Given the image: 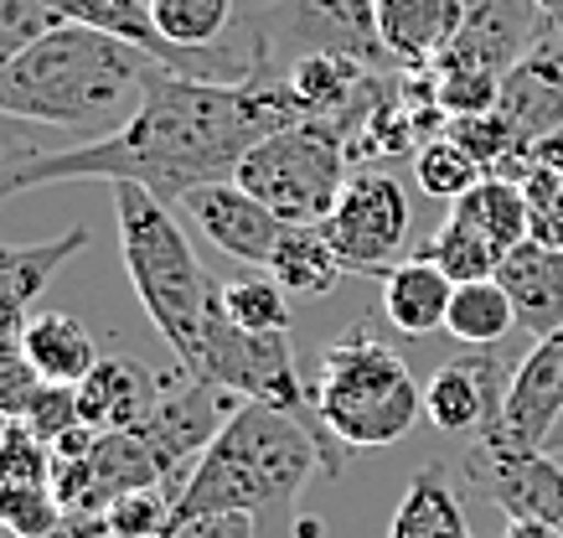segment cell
<instances>
[{
  "mask_svg": "<svg viewBox=\"0 0 563 538\" xmlns=\"http://www.w3.org/2000/svg\"><path fill=\"white\" fill-rule=\"evenodd\" d=\"M155 68L161 63L135 42L63 21L0 68V120L78 130L88 140L114 135L145 105Z\"/></svg>",
  "mask_w": 563,
  "mask_h": 538,
  "instance_id": "2",
  "label": "cell"
},
{
  "mask_svg": "<svg viewBox=\"0 0 563 538\" xmlns=\"http://www.w3.org/2000/svg\"><path fill=\"white\" fill-rule=\"evenodd\" d=\"M507 363L492 348H476L444 363L424 388V419H434V430L444 435H481L501 425V404H507Z\"/></svg>",
  "mask_w": 563,
  "mask_h": 538,
  "instance_id": "12",
  "label": "cell"
},
{
  "mask_svg": "<svg viewBox=\"0 0 563 538\" xmlns=\"http://www.w3.org/2000/svg\"><path fill=\"white\" fill-rule=\"evenodd\" d=\"M450 218L476 228L501 260L522 239H532V202H528V191H522V182H512V176H481L461 202H450Z\"/></svg>",
  "mask_w": 563,
  "mask_h": 538,
  "instance_id": "20",
  "label": "cell"
},
{
  "mask_svg": "<svg viewBox=\"0 0 563 538\" xmlns=\"http://www.w3.org/2000/svg\"><path fill=\"white\" fill-rule=\"evenodd\" d=\"M346 161L352 156H346L342 130H331L321 120H300L290 130H274V135L258 140L254 151L239 161L233 182L243 191H254L274 218L316 228L325 212L336 208L346 176H352Z\"/></svg>",
  "mask_w": 563,
  "mask_h": 538,
  "instance_id": "6",
  "label": "cell"
},
{
  "mask_svg": "<svg viewBox=\"0 0 563 538\" xmlns=\"http://www.w3.org/2000/svg\"><path fill=\"white\" fill-rule=\"evenodd\" d=\"M461 471L465 482L476 486L486 503L501 507L507 518L548 523L563 534V466L553 461V451L517 446L501 425H492V430L471 435Z\"/></svg>",
  "mask_w": 563,
  "mask_h": 538,
  "instance_id": "8",
  "label": "cell"
},
{
  "mask_svg": "<svg viewBox=\"0 0 563 538\" xmlns=\"http://www.w3.org/2000/svg\"><path fill=\"white\" fill-rule=\"evenodd\" d=\"M172 538H254V518L249 513H207V518L176 523Z\"/></svg>",
  "mask_w": 563,
  "mask_h": 538,
  "instance_id": "34",
  "label": "cell"
},
{
  "mask_svg": "<svg viewBox=\"0 0 563 538\" xmlns=\"http://www.w3.org/2000/svg\"><path fill=\"white\" fill-rule=\"evenodd\" d=\"M538 11H543V32H553L563 42V0H538Z\"/></svg>",
  "mask_w": 563,
  "mask_h": 538,
  "instance_id": "37",
  "label": "cell"
},
{
  "mask_svg": "<svg viewBox=\"0 0 563 538\" xmlns=\"http://www.w3.org/2000/svg\"><path fill=\"white\" fill-rule=\"evenodd\" d=\"M548 451H553V455L563 451V419H559V430H553V440H548Z\"/></svg>",
  "mask_w": 563,
  "mask_h": 538,
  "instance_id": "38",
  "label": "cell"
},
{
  "mask_svg": "<svg viewBox=\"0 0 563 538\" xmlns=\"http://www.w3.org/2000/svg\"><path fill=\"white\" fill-rule=\"evenodd\" d=\"M517 327V311H512V296L501 279H465L455 285L450 296V316H444V331L465 342V348H496L507 331Z\"/></svg>",
  "mask_w": 563,
  "mask_h": 538,
  "instance_id": "24",
  "label": "cell"
},
{
  "mask_svg": "<svg viewBox=\"0 0 563 538\" xmlns=\"http://www.w3.org/2000/svg\"><path fill=\"white\" fill-rule=\"evenodd\" d=\"M290 290L279 279H228L222 285V316L243 331H290Z\"/></svg>",
  "mask_w": 563,
  "mask_h": 538,
  "instance_id": "27",
  "label": "cell"
},
{
  "mask_svg": "<svg viewBox=\"0 0 563 538\" xmlns=\"http://www.w3.org/2000/svg\"><path fill=\"white\" fill-rule=\"evenodd\" d=\"M109 191H114V228H120L130 285H135L151 327L161 331V342L176 352V363L187 373L212 321L222 316V285L202 270L176 212L155 191H145L140 182H109Z\"/></svg>",
  "mask_w": 563,
  "mask_h": 538,
  "instance_id": "4",
  "label": "cell"
},
{
  "mask_svg": "<svg viewBox=\"0 0 563 538\" xmlns=\"http://www.w3.org/2000/svg\"><path fill=\"white\" fill-rule=\"evenodd\" d=\"M310 404L336 446L346 451H383L419 425L424 388L413 383L409 363L373 337L367 327L342 331L321 352V367L310 378Z\"/></svg>",
  "mask_w": 563,
  "mask_h": 538,
  "instance_id": "5",
  "label": "cell"
},
{
  "mask_svg": "<svg viewBox=\"0 0 563 538\" xmlns=\"http://www.w3.org/2000/svg\"><path fill=\"white\" fill-rule=\"evenodd\" d=\"M239 404H243L239 394H228V388L207 378H191V373H181L176 383H161V399L135 430L145 435V446L161 461V476H166L172 497L187 486L191 466L202 461V451L218 440V430L233 419Z\"/></svg>",
  "mask_w": 563,
  "mask_h": 538,
  "instance_id": "10",
  "label": "cell"
},
{
  "mask_svg": "<svg viewBox=\"0 0 563 538\" xmlns=\"http://www.w3.org/2000/svg\"><path fill=\"white\" fill-rule=\"evenodd\" d=\"M316 471L336 476L321 435L306 419L243 399L218 430V440L202 451V461L191 466L187 486L176 492V523L207 518V513L264 518L274 507H290Z\"/></svg>",
  "mask_w": 563,
  "mask_h": 538,
  "instance_id": "3",
  "label": "cell"
},
{
  "mask_svg": "<svg viewBox=\"0 0 563 538\" xmlns=\"http://www.w3.org/2000/svg\"><path fill=\"white\" fill-rule=\"evenodd\" d=\"M161 399V378L130 358H99V367L78 383V415L88 430H135Z\"/></svg>",
  "mask_w": 563,
  "mask_h": 538,
  "instance_id": "17",
  "label": "cell"
},
{
  "mask_svg": "<svg viewBox=\"0 0 563 538\" xmlns=\"http://www.w3.org/2000/svg\"><path fill=\"white\" fill-rule=\"evenodd\" d=\"M543 36V11L538 0H465L461 36L450 42V53L440 63L455 68H481V73H507L532 53V42Z\"/></svg>",
  "mask_w": 563,
  "mask_h": 538,
  "instance_id": "13",
  "label": "cell"
},
{
  "mask_svg": "<svg viewBox=\"0 0 563 538\" xmlns=\"http://www.w3.org/2000/svg\"><path fill=\"white\" fill-rule=\"evenodd\" d=\"M501 538H563L559 528H548V523H522V518H507V534Z\"/></svg>",
  "mask_w": 563,
  "mask_h": 538,
  "instance_id": "36",
  "label": "cell"
},
{
  "mask_svg": "<svg viewBox=\"0 0 563 538\" xmlns=\"http://www.w3.org/2000/svg\"><path fill=\"white\" fill-rule=\"evenodd\" d=\"M306 109L285 73L264 57L243 84H207L187 73L155 68L145 105L114 135L84 140L73 151H5L0 156V202L57 182H140L166 208L207 182H228L264 135L290 130Z\"/></svg>",
  "mask_w": 563,
  "mask_h": 538,
  "instance_id": "1",
  "label": "cell"
},
{
  "mask_svg": "<svg viewBox=\"0 0 563 538\" xmlns=\"http://www.w3.org/2000/svg\"><path fill=\"white\" fill-rule=\"evenodd\" d=\"M496 279L507 285L522 331H532V337L563 331V249L543 239H522L496 264Z\"/></svg>",
  "mask_w": 563,
  "mask_h": 538,
  "instance_id": "16",
  "label": "cell"
},
{
  "mask_svg": "<svg viewBox=\"0 0 563 538\" xmlns=\"http://www.w3.org/2000/svg\"><path fill=\"white\" fill-rule=\"evenodd\" d=\"M0 486H52V446L21 419H11L0 440Z\"/></svg>",
  "mask_w": 563,
  "mask_h": 538,
  "instance_id": "30",
  "label": "cell"
},
{
  "mask_svg": "<svg viewBox=\"0 0 563 538\" xmlns=\"http://www.w3.org/2000/svg\"><path fill=\"white\" fill-rule=\"evenodd\" d=\"M409 223H413L409 191L398 187V176L367 166V172L346 176L336 208L325 212L316 228L325 233V243L336 249V260H342L352 275H383V270L398 264V254H404Z\"/></svg>",
  "mask_w": 563,
  "mask_h": 538,
  "instance_id": "7",
  "label": "cell"
},
{
  "mask_svg": "<svg viewBox=\"0 0 563 538\" xmlns=\"http://www.w3.org/2000/svg\"><path fill=\"white\" fill-rule=\"evenodd\" d=\"M465 0H377V32L393 68L424 73L434 68L450 42L461 36Z\"/></svg>",
  "mask_w": 563,
  "mask_h": 538,
  "instance_id": "15",
  "label": "cell"
},
{
  "mask_svg": "<svg viewBox=\"0 0 563 538\" xmlns=\"http://www.w3.org/2000/svg\"><path fill=\"white\" fill-rule=\"evenodd\" d=\"M21 337H26V311L0 300V358H5V352H21Z\"/></svg>",
  "mask_w": 563,
  "mask_h": 538,
  "instance_id": "35",
  "label": "cell"
},
{
  "mask_svg": "<svg viewBox=\"0 0 563 538\" xmlns=\"http://www.w3.org/2000/svg\"><path fill=\"white\" fill-rule=\"evenodd\" d=\"M52 26H63V17L47 0H0V68L16 63L36 36H47Z\"/></svg>",
  "mask_w": 563,
  "mask_h": 538,
  "instance_id": "31",
  "label": "cell"
},
{
  "mask_svg": "<svg viewBox=\"0 0 563 538\" xmlns=\"http://www.w3.org/2000/svg\"><path fill=\"white\" fill-rule=\"evenodd\" d=\"M21 425H26L32 435H42L47 446L52 440H63L73 425H84V415H78V388H73V383H42L32 409L21 415Z\"/></svg>",
  "mask_w": 563,
  "mask_h": 538,
  "instance_id": "32",
  "label": "cell"
},
{
  "mask_svg": "<svg viewBox=\"0 0 563 538\" xmlns=\"http://www.w3.org/2000/svg\"><path fill=\"white\" fill-rule=\"evenodd\" d=\"M0 124H11V120H0ZM0 140H11V130H0Z\"/></svg>",
  "mask_w": 563,
  "mask_h": 538,
  "instance_id": "40",
  "label": "cell"
},
{
  "mask_svg": "<svg viewBox=\"0 0 563 538\" xmlns=\"http://www.w3.org/2000/svg\"><path fill=\"white\" fill-rule=\"evenodd\" d=\"M5 430H11V419H5V415H0V440H5Z\"/></svg>",
  "mask_w": 563,
  "mask_h": 538,
  "instance_id": "39",
  "label": "cell"
},
{
  "mask_svg": "<svg viewBox=\"0 0 563 538\" xmlns=\"http://www.w3.org/2000/svg\"><path fill=\"white\" fill-rule=\"evenodd\" d=\"M21 352H26V363H32L47 383H73V388L99 367V348H93V337H88V327L78 321V316H68V311L26 316Z\"/></svg>",
  "mask_w": 563,
  "mask_h": 538,
  "instance_id": "19",
  "label": "cell"
},
{
  "mask_svg": "<svg viewBox=\"0 0 563 538\" xmlns=\"http://www.w3.org/2000/svg\"><path fill=\"white\" fill-rule=\"evenodd\" d=\"M42 383L47 378L26 363V352H5V358H0V415L21 419L26 409H32V399H36V388H42Z\"/></svg>",
  "mask_w": 563,
  "mask_h": 538,
  "instance_id": "33",
  "label": "cell"
},
{
  "mask_svg": "<svg viewBox=\"0 0 563 538\" xmlns=\"http://www.w3.org/2000/svg\"><path fill=\"white\" fill-rule=\"evenodd\" d=\"M88 243V228H68L63 239L47 243H0V300L32 311L36 296L52 285V275Z\"/></svg>",
  "mask_w": 563,
  "mask_h": 538,
  "instance_id": "22",
  "label": "cell"
},
{
  "mask_svg": "<svg viewBox=\"0 0 563 538\" xmlns=\"http://www.w3.org/2000/svg\"><path fill=\"white\" fill-rule=\"evenodd\" d=\"M424 254L440 264V270L455 279V285H465V279H492L496 264H501V254H496L492 243L481 239L476 228H465L461 218H444L440 233L424 243Z\"/></svg>",
  "mask_w": 563,
  "mask_h": 538,
  "instance_id": "28",
  "label": "cell"
},
{
  "mask_svg": "<svg viewBox=\"0 0 563 538\" xmlns=\"http://www.w3.org/2000/svg\"><path fill=\"white\" fill-rule=\"evenodd\" d=\"M0 528L11 538H57L68 528V507L52 486H0Z\"/></svg>",
  "mask_w": 563,
  "mask_h": 538,
  "instance_id": "29",
  "label": "cell"
},
{
  "mask_svg": "<svg viewBox=\"0 0 563 538\" xmlns=\"http://www.w3.org/2000/svg\"><path fill=\"white\" fill-rule=\"evenodd\" d=\"M413 176H419V187L429 191V197H440V202H461L465 191L476 187L481 176H492L486 166H481L471 151H465L461 140L450 135H434L419 145V156H413Z\"/></svg>",
  "mask_w": 563,
  "mask_h": 538,
  "instance_id": "26",
  "label": "cell"
},
{
  "mask_svg": "<svg viewBox=\"0 0 563 538\" xmlns=\"http://www.w3.org/2000/svg\"><path fill=\"white\" fill-rule=\"evenodd\" d=\"M258 26H264V42H269L279 73L310 53H336L357 57L367 68H393L383 32H377V0H274V11Z\"/></svg>",
  "mask_w": 563,
  "mask_h": 538,
  "instance_id": "9",
  "label": "cell"
},
{
  "mask_svg": "<svg viewBox=\"0 0 563 538\" xmlns=\"http://www.w3.org/2000/svg\"><path fill=\"white\" fill-rule=\"evenodd\" d=\"M181 208L187 218L197 223L212 249H222L228 260H243V264H258V270H269L274 249L285 239V218H274L264 202H258L254 191H243L233 176L228 182H207V187L187 191L181 197Z\"/></svg>",
  "mask_w": 563,
  "mask_h": 538,
  "instance_id": "11",
  "label": "cell"
},
{
  "mask_svg": "<svg viewBox=\"0 0 563 538\" xmlns=\"http://www.w3.org/2000/svg\"><path fill=\"white\" fill-rule=\"evenodd\" d=\"M377 285H383V316L393 321V331H404V337L444 331L455 279L444 275L429 254H413V260L388 264V270L377 275Z\"/></svg>",
  "mask_w": 563,
  "mask_h": 538,
  "instance_id": "18",
  "label": "cell"
},
{
  "mask_svg": "<svg viewBox=\"0 0 563 538\" xmlns=\"http://www.w3.org/2000/svg\"><path fill=\"white\" fill-rule=\"evenodd\" d=\"M145 6H151V21L161 26V36L181 53L218 47L233 26V0H145Z\"/></svg>",
  "mask_w": 563,
  "mask_h": 538,
  "instance_id": "25",
  "label": "cell"
},
{
  "mask_svg": "<svg viewBox=\"0 0 563 538\" xmlns=\"http://www.w3.org/2000/svg\"><path fill=\"white\" fill-rule=\"evenodd\" d=\"M559 419H563V331H553V337H538L528 358L512 367L507 404H501V430L512 435L517 446L548 451Z\"/></svg>",
  "mask_w": 563,
  "mask_h": 538,
  "instance_id": "14",
  "label": "cell"
},
{
  "mask_svg": "<svg viewBox=\"0 0 563 538\" xmlns=\"http://www.w3.org/2000/svg\"><path fill=\"white\" fill-rule=\"evenodd\" d=\"M342 275L346 264L336 260V249L325 243L321 228H300V223L285 228V239H279L269 260V279H279L295 296H331L342 285Z\"/></svg>",
  "mask_w": 563,
  "mask_h": 538,
  "instance_id": "23",
  "label": "cell"
},
{
  "mask_svg": "<svg viewBox=\"0 0 563 538\" xmlns=\"http://www.w3.org/2000/svg\"><path fill=\"white\" fill-rule=\"evenodd\" d=\"M388 538H471L465 507L440 466H424L409 476L404 497L393 507Z\"/></svg>",
  "mask_w": 563,
  "mask_h": 538,
  "instance_id": "21",
  "label": "cell"
}]
</instances>
